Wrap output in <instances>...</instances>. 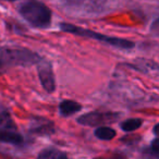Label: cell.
I'll return each instance as SVG.
<instances>
[{
  "label": "cell",
  "mask_w": 159,
  "mask_h": 159,
  "mask_svg": "<svg viewBox=\"0 0 159 159\" xmlns=\"http://www.w3.org/2000/svg\"><path fill=\"white\" fill-rule=\"evenodd\" d=\"M158 124H156V125H155V129H154V133L155 134H157V133H158Z\"/></svg>",
  "instance_id": "13"
},
{
  "label": "cell",
  "mask_w": 159,
  "mask_h": 159,
  "mask_svg": "<svg viewBox=\"0 0 159 159\" xmlns=\"http://www.w3.org/2000/svg\"><path fill=\"white\" fill-rule=\"evenodd\" d=\"M60 29L61 31L66 32V33L74 34L77 36H84V37L93 38V39L99 40V42H104L107 45H110L116 48L120 49H131L134 47V43L128 39H123V38H118V37H110V36L104 35V34L96 33L91 30L83 29V27L76 26V25L69 24V23H61L60 24Z\"/></svg>",
  "instance_id": "3"
},
{
  "label": "cell",
  "mask_w": 159,
  "mask_h": 159,
  "mask_svg": "<svg viewBox=\"0 0 159 159\" xmlns=\"http://www.w3.org/2000/svg\"><path fill=\"white\" fill-rule=\"evenodd\" d=\"M152 150L154 152L155 156H158V152H159V139H155L154 142H152Z\"/></svg>",
  "instance_id": "12"
},
{
  "label": "cell",
  "mask_w": 159,
  "mask_h": 159,
  "mask_svg": "<svg viewBox=\"0 0 159 159\" xmlns=\"http://www.w3.org/2000/svg\"><path fill=\"white\" fill-rule=\"evenodd\" d=\"M82 109V106L80 104H77L76 102H73V100H63V102L60 104L59 110L63 117H69V116H72L73 113L77 112Z\"/></svg>",
  "instance_id": "7"
},
{
  "label": "cell",
  "mask_w": 159,
  "mask_h": 159,
  "mask_svg": "<svg viewBox=\"0 0 159 159\" xmlns=\"http://www.w3.org/2000/svg\"><path fill=\"white\" fill-rule=\"evenodd\" d=\"M40 57L37 53L23 47L0 46V73L11 66H29L38 63Z\"/></svg>",
  "instance_id": "1"
},
{
  "label": "cell",
  "mask_w": 159,
  "mask_h": 159,
  "mask_svg": "<svg viewBox=\"0 0 159 159\" xmlns=\"http://www.w3.org/2000/svg\"><path fill=\"white\" fill-rule=\"evenodd\" d=\"M95 136L102 141H110L116 136V131L108 126H99L98 129H96Z\"/></svg>",
  "instance_id": "9"
},
{
  "label": "cell",
  "mask_w": 159,
  "mask_h": 159,
  "mask_svg": "<svg viewBox=\"0 0 159 159\" xmlns=\"http://www.w3.org/2000/svg\"><path fill=\"white\" fill-rule=\"evenodd\" d=\"M16 129V125L14 124L12 118L10 115L5 111L0 112V130H10L13 131Z\"/></svg>",
  "instance_id": "10"
},
{
  "label": "cell",
  "mask_w": 159,
  "mask_h": 159,
  "mask_svg": "<svg viewBox=\"0 0 159 159\" xmlns=\"http://www.w3.org/2000/svg\"><path fill=\"white\" fill-rule=\"evenodd\" d=\"M38 76H39L40 83L45 91L48 93H52L56 89L55 76H53L52 68L48 61H42L38 64Z\"/></svg>",
  "instance_id": "5"
},
{
  "label": "cell",
  "mask_w": 159,
  "mask_h": 159,
  "mask_svg": "<svg viewBox=\"0 0 159 159\" xmlns=\"http://www.w3.org/2000/svg\"><path fill=\"white\" fill-rule=\"evenodd\" d=\"M37 159H68L66 155L64 152H60L55 148H47L43 150L37 157Z\"/></svg>",
  "instance_id": "8"
},
{
  "label": "cell",
  "mask_w": 159,
  "mask_h": 159,
  "mask_svg": "<svg viewBox=\"0 0 159 159\" xmlns=\"http://www.w3.org/2000/svg\"><path fill=\"white\" fill-rule=\"evenodd\" d=\"M143 124V120L142 119H128L124 122L121 123V129L125 132H132L139 128Z\"/></svg>",
  "instance_id": "11"
},
{
  "label": "cell",
  "mask_w": 159,
  "mask_h": 159,
  "mask_svg": "<svg viewBox=\"0 0 159 159\" xmlns=\"http://www.w3.org/2000/svg\"><path fill=\"white\" fill-rule=\"evenodd\" d=\"M118 118H119V115H117V113L94 111V112L86 113V115H83L80 118H77V122L80 124H83V125L95 126L104 123H112Z\"/></svg>",
  "instance_id": "4"
},
{
  "label": "cell",
  "mask_w": 159,
  "mask_h": 159,
  "mask_svg": "<svg viewBox=\"0 0 159 159\" xmlns=\"http://www.w3.org/2000/svg\"><path fill=\"white\" fill-rule=\"evenodd\" d=\"M18 11L25 21L35 27H48L51 22V11L46 5L39 1L21 2Z\"/></svg>",
  "instance_id": "2"
},
{
  "label": "cell",
  "mask_w": 159,
  "mask_h": 159,
  "mask_svg": "<svg viewBox=\"0 0 159 159\" xmlns=\"http://www.w3.org/2000/svg\"><path fill=\"white\" fill-rule=\"evenodd\" d=\"M0 142L19 145L23 142V136L16 131L0 130Z\"/></svg>",
  "instance_id": "6"
}]
</instances>
